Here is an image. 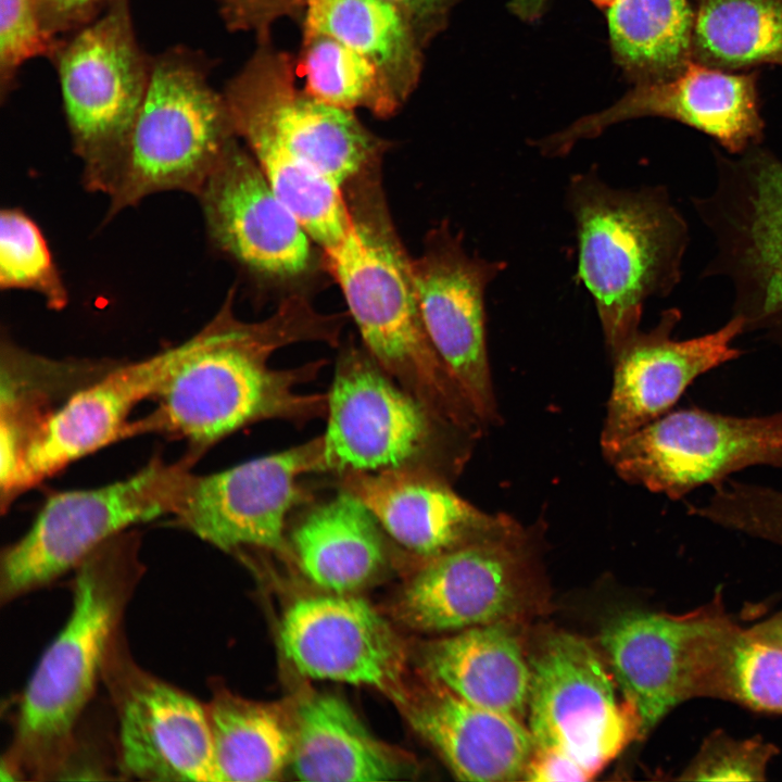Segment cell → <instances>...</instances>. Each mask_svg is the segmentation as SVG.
<instances>
[{
	"label": "cell",
	"instance_id": "obj_3",
	"mask_svg": "<svg viewBox=\"0 0 782 782\" xmlns=\"http://www.w3.org/2000/svg\"><path fill=\"white\" fill-rule=\"evenodd\" d=\"M141 568L138 539L124 532L75 569L71 615L39 659L20 702L3 765L10 774L52 778L66 768L75 728L119 636Z\"/></svg>",
	"mask_w": 782,
	"mask_h": 782
},
{
	"label": "cell",
	"instance_id": "obj_5",
	"mask_svg": "<svg viewBox=\"0 0 782 782\" xmlns=\"http://www.w3.org/2000/svg\"><path fill=\"white\" fill-rule=\"evenodd\" d=\"M210 62L177 46L152 56L147 92L106 195L105 219L166 191L199 193L237 139Z\"/></svg>",
	"mask_w": 782,
	"mask_h": 782
},
{
	"label": "cell",
	"instance_id": "obj_28",
	"mask_svg": "<svg viewBox=\"0 0 782 782\" xmlns=\"http://www.w3.org/2000/svg\"><path fill=\"white\" fill-rule=\"evenodd\" d=\"M111 365L58 362L35 355L10 340L1 345L0 481L11 482L25 446L53 411L48 404L65 391L75 392L100 377Z\"/></svg>",
	"mask_w": 782,
	"mask_h": 782
},
{
	"label": "cell",
	"instance_id": "obj_18",
	"mask_svg": "<svg viewBox=\"0 0 782 782\" xmlns=\"http://www.w3.org/2000/svg\"><path fill=\"white\" fill-rule=\"evenodd\" d=\"M238 139L229 144L195 195L209 239L217 251L251 274L278 279L301 277L315 261L314 241Z\"/></svg>",
	"mask_w": 782,
	"mask_h": 782
},
{
	"label": "cell",
	"instance_id": "obj_9",
	"mask_svg": "<svg viewBox=\"0 0 782 782\" xmlns=\"http://www.w3.org/2000/svg\"><path fill=\"white\" fill-rule=\"evenodd\" d=\"M326 471L421 466L445 477L466 461L472 438L438 420L365 350L344 348L328 393Z\"/></svg>",
	"mask_w": 782,
	"mask_h": 782
},
{
	"label": "cell",
	"instance_id": "obj_40",
	"mask_svg": "<svg viewBox=\"0 0 782 782\" xmlns=\"http://www.w3.org/2000/svg\"><path fill=\"white\" fill-rule=\"evenodd\" d=\"M110 0H35L45 33L59 39L96 17Z\"/></svg>",
	"mask_w": 782,
	"mask_h": 782
},
{
	"label": "cell",
	"instance_id": "obj_29",
	"mask_svg": "<svg viewBox=\"0 0 782 782\" xmlns=\"http://www.w3.org/2000/svg\"><path fill=\"white\" fill-rule=\"evenodd\" d=\"M303 29L323 33L366 56L403 102L417 87L421 42L387 0H305Z\"/></svg>",
	"mask_w": 782,
	"mask_h": 782
},
{
	"label": "cell",
	"instance_id": "obj_8",
	"mask_svg": "<svg viewBox=\"0 0 782 782\" xmlns=\"http://www.w3.org/2000/svg\"><path fill=\"white\" fill-rule=\"evenodd\" d=\"M194 456L155 458L135 475L92 489L51 495L0 563V600L9 603L75 570L92 552L135 525L173 516Z\"/></svg>",
	"mask_w": 782,
	"mask_h": 782
},
{
	"label": "cell",
	"instance_id": "obj_14",
	"mask_svg": "<svg viewBox=\"0 0 782 782\" xmlns=\"http://www.w3.org/2000/svg\"><path fill=\"white\" fill-rule=\"evenodd\" d=\"M323 471L321 434L218 472L192 474L173 517L224 552L252 547L283 552L288 516L307 497L300 479Z\"/></svg>",
	"mask_w": 782,
	"mask_h": 782
},
{
	"label": "cell",
	"instance_id": "obj_34",
	"mask_svg": "<svg viewBox=\"0 0 782 782\" xmlns=\"http://www.w3.org/2000/svg\"><path fill=\"white\" fill-rule=\"evenodd\" d=\"M297 71L304 90L330 105L389 117L404 103L376 64L323 33L303 29Z\"/></svg>",
	"mask_w": 782,
	"mask_h": 782
},
{
	"label": "cell",
	"instance_id": "obj_22",
	"mask_svg": "<svg viewBox=\"0 0 782 782\" xmlns=\"http://www.w3.org/2000/svg\"><path fill=\"white\" fill-rule=\"evenodd\" d=\"M187 349L186 340L138 362L112 365L68 396L29 438L14 494L128 436L133 409L143 400L157 395Z\"/></svg>",
	"mask_w": 782,
	"mask_h": 782
},
{
	"label": "cell",
	"instance_id": "obj_1",
	"mask_svg": "<svg viewBox=\"0 0 782 782\" xmlns=\"http://www.w3.org/2000/svg\"><path fill=\"white\" fill-rule=\"evenodd\" d=\"M234 290L217 314L187 340L188 349L157 395L155 409L130 425L129 436L159 432L185 439L192 454L257 421L283 419L302 425L328 413V394L302 393L325 361L277 369V350L318 341L337 345L343 319L317 312L303 295L285 299L261 321L234 313Z\"/></svg>",
	"mask_w": 782,
	"mask_h": 782
},
{
	"label": "cell",
	"instance_id": "obj_31",
	"mask_svg": "<svg viewBox=\"0 0 782 782\" xmlns=\"http://www.w3.org/2000/svg\"><path fill=\"white\" fill-rule=\"evenodd\" d=\"M607 18L618 61L642 83L670 78L693 60L689 0H616Z\"/></svg>",
	"mask_w": 782,
	"mask_h": 782
},
{
	"label": "cell",
	"instance_id": "obj_6",
	"mask_svg": "<svg viewBox=\"0 0 782 782\" xmlns=\"http://www.w3.org/2000/svg\"><path fill=\"white\" fill-rule=\"evenodd\" d=\"M714 153L712 191L691 199L714 239L702 277L729 279L745 332L782 350V160L760 144Z\"/></svg>",
	"mask_w": 782,
	"mask_h": 782
},
{
	"label": "cell",
	"instance_id": "obj_37",
	"mask_svg": "<svg viewBox=\"0 0 782 782\" xmlns=\"http://www.w3.org/2000/svg\"><path fill=\"white\" fill-rule=\"evenodd\" d=\"M777 747L762 739L736 740L723 731L705 739L682 772L688 781H761Z\"/></svg>",
	"mask_w": 782,
	"mask_h": 782
},
{
	"label": "cell",
	"instance_id": "obj_45",
	"mask_svg": "<svg viewBox=\"0 0 782 782\" xmlns=\"http://www.w3.org/2000/svg\"><path fill=\"white\" fill-rule=\"evenodd\" d=\"M600 7H610L616 0H592Z\"/></svg>",
	"mask_w": 782,
	"mask_h": 782
},
{
	"label": "cell",
	"instance_id": "obj_7",
	"mask_svg": "<svg viewBox=\"0 0 782 782\" xmlns=\"http://www.w3.org/2000/svg\"><path fill=\"white\" fill-rule=\"evenodd\" d=\"M56 70L83 185L106 194L143 102L152 56L139 45L130 0H110L91 21L59 38Z\"/></svg>",
	"mask_w": 782,
	"mask_h": 782
},
{
	"label": "cell",
	"instance_id": "obj_21",
	"mask_svg": "<svg viewBox=\"0 0 782 782\" xmlns=\"http://www.w3.org/2000/svg\"><path fill=\"white\" fill-rule=\"evenodd\" d=\"M279 640L286 658L305 677L367 685L407 702L402 644L361 598L323 595L294 602L281 620Z\"/></svg>",
	"mask_w": 782,
	"mask_h": 782
},
{
	"label": "cell",
	"instance_id": "obj_25",
	"mask_svg": "<svg viewBox=\"0 0 782 782\" xmlns=\"http://www.w3.org/2000/svg\"><path fill=\"white\" fill-rule=\"evenodd\" d=\"M508 623L467 628L432 641L422 660L429 678L457 696L524 721L531 669Z\"/></svg>",
	"mask_w": 782,
	"mask_h": 782
},
{
	"label": "cell",
	"instance_id": "obj_24",
	"mask_svg": "<svg viewBox=\"0 0 782 782\" xmlns=\"http://www.w3.org/2000/svg\"><path fill=\"white\" fill-rule=\"evenodd\" d=\"M407 702L412 726L458 780L524 779L537 748L524 721L470 703L432 680Z\"/></svg>",
	"mask_w": 782,
	"mask_h": 782
},
{
	"label": "cell",
	"instance_id": "obj_44",
	"mask_svg": "<svg viewBox=\"0 0 782 782\" xmlns=\"http://www.w3.org/2000/svg\"><path fill=\"white\" fill-rule=\"evenodd\" d=\"M547 0H510V9L522 20L533 21L543 12Z\"/></svg>",
	"mask_w": 782,
	"mask_h": 782
},
{
	"label": "cell",
	"instance_id": "obj_16",
	"mask_svg": "<svg viewBox=\"0 0 782 782\" xmlns=\"http://www.w3.org/2000/svg\"><path fill=\"white\" fill-rule=\"evenodd\" d=\"M525 541L513 521L494 534L424 559L398 600L399 618L429 632L513 621L530 602Z\"/></svg>",
	"mask_w": 782,
	"mask_h": 782
},
{
	"label": "cell",
	"instance_id": "obj_4",
	"mask_svg": "<svg viewBox=\"0 0 782 782\" xmlns=\"http://www.w3.org/2000/svg\"><path fill=\"white\" fill-rule=\"evenodd\" d=\"M565 199L578 239V278L613 358L640 329L645 302L679 285L689 225L660 185L617 189L588 171L571 176Z\"/></svg>",
	"mask_w": 782,
	"mask_h": 782
},
{
	"label": "cell",
	"instance_id": "obj_26",
	"mask_svg": "<svg viewBox=\"0 0 782 782\" xmlns=\"http://www.w3.org/2000/svg\"><path fill=\"white\" fill-rule=\"evenodd\" d=\"M289 764L297 779L314 782L389 781L407 773V764L345 702L324 694L299 706Z\"/></svg>",
	"mask_w": 782,
	"mask_h": 782
},
{
	"label": "cell",
	"instance_id": "obj_39",
	"mask_svg": "<svg viewBox=\"0 0 782 782\" xmlns=\"http://www.w3.org/2000/svg\"><path fill=\"white\" fill-rule=\"evenodd\" d=\"M219 14L230 30L251 31L257 40L269 39V29L279 18L303 14L305 0H216Z\"/></svg>",
	"mask_w": 782,
	"mask_h": 782
},
{
	"label": "cell",
	"instance_id": "obj_11",
	"mask_svg": "<svg viewBox=\"0 0 782 782\" xmlns=\"http://www.w3.org/2000/svg\"><path fill=\"white\" fill-rule=\"evenodd\" d=\"M292 56L269 39L226 85L224 98L235 133L266 138L344 189L379 169L384 141L354 111L325 103L297 86Z\"/></svg>",
	"mask_w": 782,
	"mask_h": 782
},
{
	"label": "cell",
	"instance_id": "obj_42",
	"mask_svg": "<svg viewBox=\"0 0 782 782\" xmlns=\"http://www.w3.org/2000/svg\"><path fill=\"white\" fill-rule=\"evenodd\" d=\"M405 18L421 45L434 30L451 0H387Z\"/></svg>",
	"mask_w": 782,
	"mask_h": 782
},
{
	"label": "cell",
	"instance_id": "obj_36",
	"mask_svg": "<svg viewBox=\"0 0 782 782\" xmlns=\"http://www.w3.org/2000/svg\"><path fill=\"white\" fill-rule=\"evenodd\" d=\"M720 698L782 714V648L757 642L742 629L728 658Z\"/></svg>",
	"mask_w": 782,
	"mask_h": 782
},
{
	"label": "cell",
	"instance_id": "obj_33",
	"mask_svg": "<svg viewBox=\"0 0 782 782\" xmlns=\"http://www.w3.org/2000/svg\"><path fill=\"white\" fill-rule=\"evenodd\" d=\"M279 199L328 256L353 230V218L343 188L297 160L270 140L242 139Z\"/></svg>",
	"mask_w": 782,
	"mask_h": 782
},
{
	"label": "cell",
	"instance_id": "obj_23",
	"mask_svg": "<svg viewBox=\"0 0 782 782\" xmlns=\"http://www.w3.org/2000/svg\"><path fill=\"white\" fill-rule=\"evenodd\" d=\"M341 488L358 497L403 547L431 558L488 535L514 520L461 497L444 475L421 466L346 471Z\"/></svg>",
	"mask_w": 782,
	"mask_h": 782
},
{
	"label": "cell",
	"instance_id": "obj_41",
	"mask_svg": "<svg viewBox=\"0 0 782 782\" xmlns=\"http://www.w3.org/2000/svg\"><path fill=\"white\" fill-rule=\"evenodd\" d=\"M594 775L569 756L535 748L522 780L531 782L588 781Z\"/></svg>",
	"mask_w": 782,
	"mask_h": 782
},
{
	"label": "cell",
	"instance_id": "obj_27",
	"mask_svg": "<svg viewBox=\"0 0 782 782\" xmlns=\"http://www.w3.org/2000/svg\"><path fill=\"white\" fill-rule=\"evenodd\" d=\"M381 530L367 506L341 488L302 517L291 543L301 570L313 583L344 593L363 586L384 565Z\"/></svg>",
	"mask_w": 782,
	"mask_h": 782
},
{
	"label": "cell",
	"instance_id": "obj_35",
	"mask_svg": "<svg viewBox=\"0 0 782 782\" xmlns=\"http://www.w3.org/2000/svg\"><path fill=\"white\" fill-rule=\"evenodd\" d=\"M0 287L41 295L53 311L63 310L68 291L40 228L23 210L0 213Z\"/></svg>",
	"mask_w": 782,
	"mask_h": 782
},
{
	"label": "cell",
	"instance_id": "obj_43",
	"mask_svg": "<svg viewBox=\"0 0 782 782\" xmlns=\"http://www.w3.org/2000/svg\"><path fill=\"white\" fill-rule=\"evenodd\" d=\"M745 632L757 642L782 648V613L746 629Z\"/></svg>",
	"mask_w": 782,
	"mask_h": 782
},
{
	"label": "cell",
	"instance_id": "obj_19",
	"mask_svg": "<svg viewBox=\"0 0 782 782\" xmlns=\"http://www.w3.org/2000/svg\"><path fill=\"white\" fill-rule=\"evenodd\" d=\"M755 73H734L694 60L677 75L643 81L610 108L582 117L538 142L547 157L566 155L582 139L607 127L644 116H658L691 126L715 139L729 154L760 144L764 121Z\"/></svg>",
	"mask_w": 782,
	"mask_h": 782
},
{
	"label": "cell",
	"instance_id": "obj_15",
	"mask_svg": "<svg viewBox=\"0 0 782 782\" xmlns=\"http://www.w3.org/2000/svg\"><path fill=\"white\" fill-rule=\"evenodd\" d=\"M420 314L428 336L475 413L487 427L500 415L487 349L484 293L505 263L470 256L463 236L441 223L412 260Z\"/></svg>",
	"mask_w": 782,
	"mask_h": 782
},
{
	"label": "cell",
	"instance_id": "obj_13",
	"mask_svg": "<svg viewBox=\"0 0 782 782\" xmlns=\"http://www.w3.org/2000/svg\"><path fill=\"white\" fill-rule=\"evenodd\" d=\"M528 658V728L537 748L563 753L596 775L640 739L635 708L618 699L613 673L584 639L548 634Z\"/></svg>",
	"mask_w": 782,
	"mask_h": 782
},
{
	"label": "cell",
	"instance_id": "obj_38",
	"mask_svg": "<svg viewBox=\"0 0 782 782\" xmlns=\"http://www.w3.org/2000/svg\"><path fill=\"white\" fill-rule=\"evenodd\" d=\"M59 39L41 27L35 0H0V98L16 85L21 67L38 56L50 58Z\"/></svg>",
	"mask_w": 782,
	"mask_h": 782
},
{
	"label": "cell",
	"instance_id": "obj_32",
	"mask_svg": "<svg viewBox=\"0 0 782 782\" xmlns=\"http://www.w3.org/2000/svg\"><path fill=\"white\" fill-rule=\"evenodd\" d=\"M692 59L730 72L782 64V0H698Z\"/></svg>",
	"mask_w": 782,
	"mask_h": 782
},
{
	"label": "cell",
	"instance_id": "obj_10",
	"mask_svg": "<svg viewBox=\"0 0 782 782\" xmlns=\"http://www.w3.org/2000/svg\"><path fill=\"white\" fill-rule=\"evenodd\" d=\"M741 630L720 601L682 615L630 611L603 629L601 645L623 697L638 712L640 739L683 702L720 697Z\"/></svg>",
	"mask_w": 782,
	"mask_h": 782
},
{
	"label": "cell",
	"instance_id": "obj_20",
	"mask_svg": "<svg viewBox=\"0 0 782 782\" xmlns=\"http://www.w3.org/2000/svg\"><path fill=\"white\" fill-rule=\"evenodd\" d=\"M680 320L679 308L663 311L652 329H639L611 358L614 381L601 434L604 455L672 411L698 377L744 353L734 346L745 332L740 316L732 315L715 331L684 340L673 338Z\"/></svg>",
	"mask_w": 782,
	"mask_h": 782
},
{
	"label": "cell",
	"instance_id": "obj_12",
	"mask_svg": "<svg viewBox=\"0 0 782 782\" xmlns=\"http://www.w3.org/2000/svg\"><path fill=\"white\" fill-rule=\"evenodd\" d=\"M605 457L625 481L679 501L749 467L782 469V408L737 416L680 407L639 429Z\"/></svg>",
	"mask_w": 782,
	"mask_h": 782
},
{
	"label": "cell",
	"instance_id": "obj_2",
	"mask_svg": "<svg viewBox=\"0 0 782 782\" xmlns=\"http://www.w3.org/2000/svg\"><path fill=\"white\" fill-rule=\"evenodd\" d=\"M353 230L330 255L365 350L438 420L471 438L485 426L436 351L426 330L412 260L393 226L379 171L344 187Z\"/></svg>",
	"mask_w": 782,
	"mask_h": 782
},
{
	"label": "cell",
	"instance_id": "obj_30",
	"mask_svg": "<svg viewBox=\"0 0 782 782\" xmlns=\"http://www.w3.org/2000/svg\"><path fill=\"white\" fill-rule=\"evenodd\" d=\"M206 709L217 782L269 781L290 762L293 730L278 707L220 690Z\"/></svg>",
	"mask_w": 782,
	"mask_h": 782
},
{
	"label": "cell",
	"instance_id": "obj_17",
	"mask_svg": "<svg viewBox=\"0 0 782 782\" xmlns=\"http://www.w3.org/2000/svg\"><path fill=\"white\" fill-rule=\"evenodd\" d=\"M121 643L118 636L102 676L116 707L123 772L147 781L217 782L206 705L140 669Z\"/></svg>",
	"mask_w": 782,
	"mask_h": 782
}]
</instances>
